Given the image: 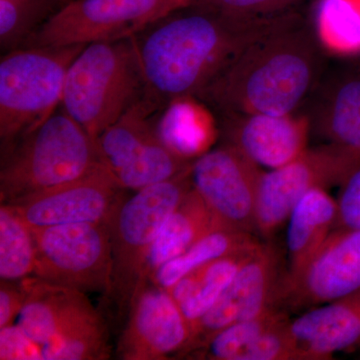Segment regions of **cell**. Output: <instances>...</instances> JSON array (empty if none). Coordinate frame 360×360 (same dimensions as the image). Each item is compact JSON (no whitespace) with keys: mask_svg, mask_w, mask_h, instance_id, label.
<instances>
[{"mask_svg":"<svg viewBox=\"0 0 360 360\" xmlns=\"http://www.w3.org/2000/svg\"><path fill=\"white\" fill-rule=\"evenodd\" d=\"M360 290V229H333L304 270L284 281L281 307L305 310Z\"/></svg>","mask_w":360,"mask_h":360,"instance_id":"15","label":"cell"},{"mask_svg":"<svg viewBox=\"0 0 360 360\" xmlns=\"http://www.w3.org/2000/svg\"><path fill=\"white\" fill-rule=\"evenodd\" d=\"M315 33L324 51L359 56L360 0H322Z\"/></svg>","mask_w":360,"mask_h":360,"instance_id":"26","label":"cell"},{"mask_svg":"<svg viewBox=\"0 0 360 360\" xmlns=\"http://www.w3.org/2000/svg\"><path fill=\"white\" fill-rule=\"evenodd\" d=\"M219 132L224 143L238 149L258 167L274 169L309 148L311 124L307 115L224 113Z\"/></svg>","mask_w":360,"mask_h":360,"instance_id":"16","label":"cell"},{"mask_svg":"<svg viewBox=\"0 0 360 360\" xmlns=\"http://www.w3.org/2000/svg\"><path fill=\"white\" fill-rule=\"evenodd\" d=\"M123 189L103 165L71 181L30 194L9 205L30 227L98 224L112 217Z\"/></svg>","mask_w":360,"mask_h":360,"instance_id":"14","label":"cell"},{"mask_svg":"<svg viewBox=\"0 0 360 360\" xmlns=\"http://www.w3.org/2000/svg\"><path fill=\"white\" fill-rule=\"evenodd\" d=\"M286 309L276 307L248 321L236 322L188 355L195 359L302 360L290 333Z\"/></svg>","mask_w":360,"mask_h":360,"instance_id":"17","label":"cell"},{"mask_svg":"<svg viewBox=\"0 0 360 360\" xmlns=\"http://www.w3.org/2000/svg\"><path fill=\"white\" fill-rule=\"evenodd\" d=\"M338 219V201L326 188H314L303 195L291 212L288 222V258L285 281L295 278L322 248Z\"/></svg>","mask_w":360,"mask_h":360,"instance_id":"21","label":"cell"},{"mask_svg":"<svg viewBox=\"0 0 360 360\" xmlns=\"http://www.w3.org/2000/svg\"><path fill=\"white\" fill-rule=\"evenodd\" d=\"M84 44L20 47L0 61L1 151L58 110L66 75Z\"/></svg>","mask_w":360,"mask_h":360,"instance_id":"5","label":"cell"},{"mask_svg":"<svg viewBox=\"0 0 360 360\" xmlns=\"http://www.w3.org/2000/svg\"><path fill=\"white\" fill-rule=\"evenodd\" d=\"M158 129L162 141L189 161L210 151L219 134L212 113L194 96L168 103L158 117Z\"/></svg>","mask_w":360,"mask_h":360,"instance_id":"24","label":"cell"},{"mask_svg":"<svg viewBox=\"0 0 360 360\" xmlns=\"http://www.w3.org/2000/svg\"><path fill=\"white\" fill-rule=\"evenodd\" d=\"M191 189V167L123 198L108 220L113 260L108 297L120 315L127 314L132 297L146 281L149 255L161 229Z\"/></svg>","mask_w":360,"mask_h":360,"instance_id":"6","label":"cell"},{"mask_svg":"<svg viewBox=\"0 0 360 360\" xmlns=\"http://www.w3.org/2000/svg\"><path fill=\"white\" fill-rule=\"evenodd\" d=\"M0 359L44 360L42 347L18 323L11 324L0 328Z\"/></svg>","mask_w":360,"mask_h":360,"instance_id":"30","label":"cell"},{"mask_svg":"<svg viewBox=\"0 0 360 360\" xmlns=\"http://www.w3.org/2000/svg\"><path fill=\"white\" fill-rule=\"evenodd\" d=\"M146 94L134 37L94 42L71 63L60 106L96 141Z\"/></svg>","mask_w":360,"mask_h":360,"instance_id":"3","label":"cell"},{"mask_svg":"<svg viewBox=\"0 0 360 360\" xmlns=\"http://www.w3.org/2000/svg\"><path fill=\"white\" fill-rule=\"evenodd\" d=\"M259 243L258 241L245 250L201 265L168 290L191 323L193 333L196 324L224 295Z\"/></svg>","mask_w":360,"mask_h":360,"instance_id":"22","label":"cell"},{"mask_svg":"<svg viewBox=\"0 0 360 360\" xmlns=\"http://www.w3.org/2000/svg\"><path fill=\"white\" fill-rule=\"evenodd\" d=\"M165 106L146 94L96 139L101 163L122 189L141 191L172 179L193 165L158 134V111Z\"/></svg>","mask_w":360,"mask_h":360,"instance_id":"7","label":"cell"},{"mask_svg":"<svg viewBox=\"0 0 360 360\" xmlns=\"http://www.w3.org/2000/svg\"><path fill=\"white\" fill-rule=\"evenodd\" d=\"M360 158L333 144L309 148L283 167L262 172L258 186L257 232L269 240L285 222L298 200L314 188L340 186Z\"/></svg>","mask_w":360,"mask_h":360,"instance_id":"10","label":"cell"},{"mask_svg":"<svg viewBox=\"0 0 360 360\" xmlns=\"http://www.w3.org/2000/svg\"><path fill=\"white\" fill-rule=\"evenodd\" d=\"M101 165L96 141L61 108L1 151L0 201L13 202L79 179Z\"/></svg>","mask_w":360,"mask_h":360,"instance_id":"4","label":"cell"},{"mask_svg":"<svg viewBox=\"0 0 360 360\" xmlns=\"http://www.w3.org/2000/svg\"><path fill=\"white\" fill-rule=\"evenodd\" d=\"M35 245L32 229L9 203L0 205V278L20 281L33 276Z\"/></svg>","mask_w":360,"mask_h":360,"instance_id":"27","label":"cell"},{"mask_svg":"<svg viewBox=\"0 0 360 360\" xmlns=\"http://www.w3.org/2000/svg\"><path fill=\"white\" fill-rule=\"evenodd\" d=\"M302 360H328L360 347V290L303 311L290 321Z\"/></svg>","mask_w":360,"mask_h":360,"instance_id":"20","label":"cell"},{"mask_svg":"<svg viewBox=\"0 0 360 360\" xmlns=\"http://www.w3.org/2000/svg\"><path fill=\"white\" fill-rule=\"evenodd\" d=\"M219 229H224L193 186L161 229L149 255L146 281L163 264Z\"/></svg>","mask_w":360,"mask_h":360,"instance_id":"23","label":"cell"},{"mask_svg":"<svg viewBox=\"0 0 360 360\" xmlns=\"http://www.w3.org/2000/svg\"><path fill=\"white\" fill-rule=\"evenodd\" d=\"M262 172L238 149L227 144L193 161L191 181L220 226L257 232L258 186Z\"/></svg>","mask_w":360,"mask_h":360,"instance_id":"12","label":"cell"},{"mask_svg":"<svg viewBox=\"0 0 360 360\" xmlns=\"http://www.w3.org/2000/svg\"><path fill=\"white\" fill-rule=\"evenodd\" d=\"M193 4V0H70L20 47L87 45L130 39Z\"/></svg>","mask_w":360,"mask_h":360,"instance_id":"8","label":"cell"},{"mask_svg":"<svg viewBox=\"0 0 360 360\" xmlns=\"http://www.w3.org/2000/svg\"><path fill=\"white\" fill-rule=\"evenodd\" d=\"M258 241L252 233L219 229L207 234L182 255L163 264L149 279L161 288L170 290L193 269L250 248Z\"/></svg>","mask_w":360,"mask_h":360,"instance_id":"25","label":"cell"},{"mask_svg":"<svg viewBox=\"0 0 360 360\" xmlns=\"http://www.w3.org/2000/svg\"><path fill=\"white\" fill-rule=\"evenodd\" d=\"M335 229H360V165L340 186Z\"/></svg>","mask_w":360,"mask_h":360,"instance_id":"31","label":"cell"},{"mask_svg":"<svg viewBox=\"0 0 360 360\" xmlns=\"http://www.w3.org/2000/svg\"><path fill=\"white\" fill-rule=\"evenodd\" d=\"M195 7L156 21L134 37L146 94L160 103L198 98L248 45L290 15H232Z\"/></svg>","mask_w":360,"mask_h":360,"instance_id":"1","label":"cell"},{"mask_svg":"<svg viewBox=\"0 0 360 360\" xmlns=\"http://www.w3.org/2000/svg\"><path fill=\"white\" fill-rule=\"evenodd\" d=\"M291 0H193V6L212 9L219 13L240 16L265 18L274 9L286 6Z\"/></svg>","mask_w":360,"mask_h":360,"instance_id":"32","label":"cell"},{"mask_svg":"<svg viewBox=\"0 0 360 360\" xmlns=\"http://www.w3.org/2000/svg\"><path fill=\"white\" fill-rule=\"evenodd\" d=\"M288 269L276 246L259 243L217 302L196 324L184 356L205 347L236 322L248 321L281 307Z\"/></svg>","mask_w":360,"mask_h":360,"instance_id":"11","label":"cell"},{"mask_svg":"<svg viewBox=\"0 0 360 360\" xmlns=\"http://www.w3.org/2000/svg\"><path fill=\"white\" fill-rule=\"evenodd\" d=\"M323 47L295 16L248 45L200 96L219 115H293L323 75Z\"/></svg>","mask_w":360,"mask_h":360,"instance_id":"2","label":"cell"},{"mask_svg":"<svg viewBox=\"0 0 360 360\" xmlns=\"http://www.w3.org/2000/svg\"><path fill=\"white\" fill-rule=\"evenodd\" d=\"M21 283L25 291V302L18 324L41 347L101 316L82 291L34 276L21 279Z\"/></svg>","mask_w":360,"mask_h":360,"instance_id":"19","label":"cell"},{"mask_svg":"<svg viewBox=\"0 0 360 360\" xmlns=\"http://www.w3.org/2000/svg\"><path fill=\"white\" fill-rule=\"evenodd\" d=\"M359 58H360V56H359Z\"/></svg>","mask_w":360,"mask_h":360,"instance_id":"34","label":"cell"},{"mask_svg":"<svg viewBox=\"0 0 360 360\" xmlns=\"http://www.w3.org/2000/svg\"><path fill=\"white\" fill-rule=\"evenodd\" d=\"M70 0H0V44L18 49Z\"/></svg>","mask_w":360,"mask_h":360,"instance_id":"28","label":"cell"},{"mask_svg":"<svg viewBox=\"0 0 360 360\" xmlns=\"http://www.w3.org/2000/svg\"><path fill=\"white\" fill-rule=\"evenodd\" d=\"M35 245L33 276L65 288L110 295L112 248L105 222L32 227Z\"/></svg>","mask_w":360,"mask_h":360,"instance_id":"9","label":"cell"},{"mask_svg":"<svg viewBox=\"0 0 360 360\" xmlns=\"http://www.w3.org/2000/svg\"><path fill=\"white\" fill-rule=\"evenodd\" d=\"M312 94L311 131L360 158V65L321 77Z\"/></svg>","mask_w":360,"mask_h":360,"instance_id":"18","label":"cell"},{"mask_svg":"<svg viewBox=\"0 0 360 360\" xmlns=\"http://www.w3.org/2000/svg\"><path fill=\"white\" fill-rule=\"evenodd\" d=\"M193 328L172 293L146 279L130 302L116 354L122 360H163L184 356Z\"/></svg>","mask_w":360,"mask_h":360,"instance_id":"13","label":"cell"},{"mask_svg":"<svg viewBox=\"0 0 360 360\" xmlns=\"http://www.w3.org/2000/svg\"><path fill=\"white\" fill-rule=\"evenodd\" d=\"M110 349L101 316L45 343L42 354L44 360H104L110 359Z\"/></svg>","mask_w":360,"mask_h":360,"instance_id":"29","label":"cell"},{"mask_svg":"<svg viewBox=\"0 0 360 360\" xmlns=\"http://www.w3.org/2000/svg\"><path fill=\"white\" fill-rule=\"evenodd\" d=\"M25 302V291L20 281L0 283V328L13 324Z\"/></svg>","mask_w":360,"mask_h":360,"instance_id":"33","label":"cell"}]
</instances>
